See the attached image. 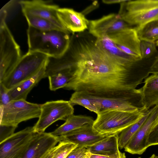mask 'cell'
<instances>
[{
    "label": "cell",
    "mask_w": 158,
    "mask_h": 158,
    "mask_svg": "<svg viewBox=\"0 0 158 158\" xmlns=\"http://www.w3.org/2000/svg\"><path fill=\"white\" fill-rule=\"evenodd\" d=\"M156 46L158 47V40L156 41Z\"/></svg>",
    "instance_id": "cell-40"
},
{
    "label": "cell",
    "mask_w": 158,
    "mask_h": 158,
    "mask_svg": "<svg viewBox=\"0 0 158 158\" xmlns=\"http://www.w3.org/2000/svg\"><path fill=\"white\" fill-rule=\"evenodd\" d=\"M108 36L123 52L139 61L142 60L140 50L141 40L135 27L126 29Z\"/></svg>",
    "instance_id": "cell-14"
},
{
    "label": "cell",
    "mask_w": 158,
    "mask_h": 158,
    "mask_svg": "<svg viewBox=\"0 0 158 158\" xmlns=\"http://www.w3.org/2000/svg\"><path fill=\"white\" fill-rule=\"evenodd\" d=\"M36 134L29 127L0 142V158H22Z\"/></svg>",
    "instance_id": "cell-10"
},
{
    "label": "cell",
    "mask_w": 158,
    "mask_h": 158,
    "mask_svg": "<svg viewBox=\"0 0 158 158\" xmlns=\"http://www.w3.org/2000/svg\"><path fill=\"white\" fill-rule=\"evenodd\" d=\"M48 56L43 53L28 51L0 82L9 90L37 74L46 65Z\"/></svg>",
    "instance_id": "cell-4"
},
{
    "label": "cell",
    "mask_w": 158,
    "mask_h": 158,
    "mask_svg": "<svg viewBox=\"0 0 158 158\" xmlns=\"http://www.w3.org/2000/svg\"><path fill=\"white\" fill-rule=\"evenodd\" d=\"M118 14L133 27H140L158 20V0H126L120 4Z\"/></svg>",
    "instance_id": "cell-5"
},
{
    "label": "cell",
    "mask_w": 158,
    "mask_h": 158,
    "mask_svg": "<svg viewBox=\"0 0 158 158\" xmlns=\"http://www.w3.org/2000/svg\"><path fill=\"white\" fill-rule=\"evenodd\" d=\"M83 158H87L86 157V156L85 157H83Z\"/></svg>",
    "instance_id": "cell-41"
},
{
    "label": "cell",
    "mask_w": 158,
    "mask_h": 158,
    "mask_svg": "<svg viewBox=\"0 0 158 158\" xmlns=\"http://www.w3.org/2000/svg\"><path fill=\"white\" fill-rule=\"evenodd\" d=\"M132 27L123 20L118 14L113 13L98 19L89 20L88 29L90 34L98 38Z\"/></svg>",
    "instance_id": "cell-11"
},
{
    "label": "cell",
    "mask_w": 158,
    "mask_h": 158,
    "mask_svg": "<svg viewBox=\"0 0 158 158\" xmlns=\"http://www.w3.org/2000/svg\"><path fill=\"white\" fill-rule=\"evenodd\" d=\"M124 0H103L102 2L104 3L108 4L121 3L125 2Z\"/></svg>",
    "instance_id": "cell-36"
},
{
    "label": "cell",
    "mask_w": 158,
    "mask_h": 158,
    "mask_svg": "<svg viewBox=\"0 0 158 158\" xmlns=\"http://www.w3.org/2000/svg\"><path fill=\"white\" fill-rule=\"evenodd\" d=\"M22 57L20 47L8 28L6 19H0V82Z\"/></svg>",
    "instance_id": "cell-6"
},
{
    "label": "cell",
    "mask_w": 158,
    "mask_h": 158,
    "mask_svg": "<svg viewBox=\"0 0 158 158\" xmlns=\"http://www.w3.org/2000/svg\"><path fill=\"white\" fill-rule=\"evenodd\" d=\"M85 94L92 103L100 111L111 109L135 112L139 111L141 108L134 105L133 102V98L124 97L103 98Z\"/></svg>",
    "instance_id": "cell-16"
},
{
    "label": "cell",
    "mask_w": 158,
    "mask_h": 158,
    "mask_svg": "<svg viewBox=\"0 0 158 158\" xmlns=\"http://www.w3.org/2000/svg\"><path fill=\"white\" fill-rule=\"evenodd\" d=\"M148 110L142 107L139 111L135 112L111 109L101 110L97 114L93 127L102 134L118 135L140 119Z\"/></svg>",
    "instance_id": "cell-3"
},
{
    "label": "cell",
    "mask_w": 158,
    "mask_h": 158,
    "mask_svg": "<svg viewBox=\"0 0 158 158\" xmlns=\"http://www.w3.org/2000/svg\"><path fill=\"white\" fill-rule=\"evenodd\" d=\"M12 101L8 93V90L0 83V107L7 105Z\"/></svg>",
    "instance_id": "cell-30"
},
{
    "label": "cell",
    "mask_w": 158,
    "mask_h": 158,
    "mask_svg": "<svg viewBox=\"0 0 158 158\" xmlns=\"http://www.w3.org/2000/svg\"><path fill=\"white\" fill-rule=\"evenodd\" d=\"M23 15L27 22L28 26L35 29L41 31L54 30L64 31L46 19L29 14H25Z\"/></svg>",
    "instance_id": "cell-26"
},
{
    "label": "cell",
    "mask_w": 158,
    "mask_h": 158,
    "mask_svg": "<svg viewBox=\"0 0 158 158\" xmlns=\"http://www.w3.org/2000/svg\"><path fill=\"white\" fill-rule=\"evenodd\" d=\"M45 65L34 76L8 90V93L12 100H26L27 95L31 89L41 79L46 78L45 73Z\"/></svg>",
    "instance_id": "cell-20"
},
{
    "label": "cell",
    "mask_w": 158,
    "mask_h": 158,
    "mask_svg": "<svg viewBox=\"0 0 158 158\" xmlns=\"http://www.w3.org/2000/svg\"><path fill=\"white\" fill-rule=\"evenodd\" d=\"M135 28L140 40L155 42L156 40H158V20L153 21L140 27Z\"/></svg>",
    "instance_id": "cell-25"
},
{
    "label": "cell",
    "mask_w": 158,
    "mask_h": 158,
    "mask_svg": "<svg viewBox=\"0 0 158 158\" xmlns=\"http://www.w3.org/2000/svg\"><path fill=\"white\" fill-rule=\"evenodd\" d=\"M69 33L59 30L41 31L28 26V51L40 52L49 57H59L69 48L71 39Z\"/></svg>",
    "instance_id": "cell-2"
},
{
    "label": "cell",
    "mask_w": 158,
    "mask_h": 158,
    "mask_svg": "<svg viewBox=\"0 0 158 158\" xmlns=\"http://www.w3.org/2000/svg\"><path fill=\"white\" fill-rule=\"evenodd\" d=\"M148 143L149 147L158 145V124L151 130L148 137Z\"/></svg>",
    "instance_id": "cell-34"
},
{
    "label": "cell",
    "mask_w": 158,
    "mask_h": 158,
    "mask_svg": "<svg viewBox=\"0 0 158 158\" xmlns=\"http://www.w3.org/2000/svg\"><path fill=\"white\" fill-rule=\"evenodd\" d=\"M109 135L97 132L93 128V124H87L58 137L59 142H69L77 144L78 147L86 148Z\"/></svg>",
    "instance_id": "cell-15"
},
{
    "label": "cell",
    "mask_w": 158,
    "mask_h": 158,
    "mask_svg": "<svg viewBox=\"0 0 158 158\" xmlns=\"http://www.w3.org/2000/svg\"><path fill=\"white\" fill-rule=\"evenodd\" d=\"M95 39L74 36L68 49L73 77L64 88L100 97L133 98L139 95L142 80L137 75L139 62L118 60L97 47Z\"/></svg>",
    "instance_id": "cell-1"
},
{
    "label": "cell",
    "mask_w": 158,
    "mask_h": 158,
    "mask_svg": "<svg viewBox=\"0 0 158 158\" xmlns=\"http://www.w3.org/2000/svg\"><path fill=\"white\" fill-rule=\"evenodd\" d=\"M77 146L70 142L60 141L56 145L52 158H66L70 152Z\"/></svg>",
    "instance_id": "cell-28"
},
{
    "label": "cell",
    "mask_w": 158,
    "mask_h": 158,
    "mask_svg": "<svg viewBox=\"0 0 158 158\" xmlns=\"http://www.w3.org/2000/svg\"><path fill=\"white\" fill-rule=\"evenodd\" d=\"M0 142L10 136L14 133L17 127L10 125L0 124Z\"/></svg>",
    "instance_id": "cell-31"
},
{
    "label": "cell",
    "mask_w": 158,
    "mask_h": 158,
    "mask_svg": "<svg viewBox=\"0 0 158 158\" xmlns=\"http://www.w3.org/2000/svg\"></svg>",
    "instance_id": "cell-43"
},
{
    "label": "cell",
    "mask_w": 158,
    "mask_h": 158,
    "mask_svg": "<svg viewBox=\"0 0 158 158\" xmlns=\"http://www.w3.org/2000/svg\"><path fill=\"white\" fill-rule=\"evenodd\" d=\"M57 14L61 24L69 32H81L88 29L89 20L82 12L71 8L59 7Z\"/></svg>",
    "instance_id": "cell-18"
},
{
    "label": "cell",
    "mask_w": 158,
    "mask_h": 158,
    "mask_svg": "<svg viewBox=\"0 0 158 158\" xmlns=\"http://www.w3.org/2000/svg\"><path fill=\"white\" fill-rule=\"evenodd\" d=\"M0 125L17 127L22 122L39 118L41 104L24 99L12 100L7 105L0 107Z\"/></svg>",
    "instance_id": "cell-7"
},
{
    "label": "cell",
    "mask_w": 158,
    "mask_h": 158,
    "mask_svg": "<svg viewBox=\"0 0 158 158\" xmlns=\"http://www.w3.org/2000/svg\"><path fill=\"white\" fill-rule=\"evenodd\" d=\"M140 50L142 59L150 58L157 52L156 42L141 40Z\"/></svg>",
    "instance_id": "cell-29"
},
{
    "label": "cell",
    "mask_w": 158,
    "mask_h": 158,
    "mask_svg": "<svg viewBox=\"0 0 158 158\" xmlns=\"http://www.w3.org/2000/svg\"><path fill=\"white\" fill-rule=\"evenodd\" d=\"M138 158H141L140 157H139Z\"/></svg>",
    "instance_id": "cell-42"
},
{
    "label": "cell",
    "mask_w": 158,
    "mask_h": 158,
    "mask_svg": "<svg viewBox=\"0 0 158 158\" xmlns=\"http://www.w3.org/2000/svg\"><path fill=\"white\" fill-rule=\"evenodd\" d=\"M143 85L138 89L142 107L148 110L158 104V75L151 74L145 79Z\"/></svg>",
    "instance_id": "cell-19"
},
{
    "label": "cell",
    "mask_w": 158,
    "mask_h": 158,
    "mask_svg": "<svg viewBox=\"0 0 158 158\" xmlns=\"http://www.w3.org/2000/svg\"><path fill=\"white\" fill-rule=\"evenodd\" d=\"M88 150L85 147H77L72 150L66 158H83L85 157Z\"/></svg>",
    "instance_id": "cell-32"
},
{
    "label": "cell",
    "mask_w": 158,
    "mask_h": 158,
    "mask_svg": "<svg viewBox=\"0 0 158 158\" xmlns=\"http://www.w3.org/2000/svg\"><path fill=\"white\" fill-rule=\"evenodd\" d=\"M69 101L73 106L74 105L81 106L97 114L100 111L92 103L86 94L82 91H75L72 94Z\"/></svg>",
    "instance_id": "cell-27"
},
{
    "label": "cell",
    "mask_w": 158,
    "mask_h": 158,
    "mask_svg": "<svg viewBox=\"0 0 158 158\" xmlns=\"http://www.w3.org/2000/svg\"><path fill=\"white\" fill-rule=\"evenodd\" d=\"M87 158H126L125 153H122L120 151L118 152L109 155H102L94 154L88 152L86 153Z\"/></svg>",
    "instance_id": "cell-33"
},
{
    "label": "cell",
    "mask_w": 158,
    "mask_h": 158,
    "mask_svg": "<svg viewBox=\"0 0 158 158\" xmlns=\"http://www.w3.org/2000/svg\"><path fill=\"white\" fill-rule=\"evenodd\" d=\"M154 74L158 75V56L156 57L153 64L151 65L148 74Z\"/></svg>",
    "instance_id": "cell-35"
},
{
    "label": "cell",
    "mask_w": 158,
    "mask_h": 158,
    "mask_svg": "<svg viewBox=\"0 0 158 158\" xmlns=\"http://www.w3.org/2000/svg\"><path fill=\"white\" fill-rule=\"evenodd\" d=\"M151 108L148 110L144 115L139 121L123 130L118 136V144L119 148H124L133 135L143 125L148 116Z\"/></svg>",
    "instance_id": "cell-24"
},
{
    "label": "cell",
    "mask_w": 158,
    "mask_h": 158,
    "mask_svg": "<svg viewBox=\"0 0 158 158\" xmlns=\"http://www.w3.org/2000/svg\"><path fill=\"white\" fill-rule=\"evenodd\" d=\"M66 52L56 57H48L45 67V77L48 78L49 88L55 91L64 88L73 75L72 65Z\"/></svg>",
    "instance_id": "cell-9"
},
{
    "label": "cell",
    "mask_w": 158,
    "mask_h": 158,
    "mask_svg": "<svg viewBox=\"0 0 158 158\" xmlns=\"http://www.w3.org/2000/svg\"><path fill=\"white\" fill-rule=\"evenodd\" d=\"M73 106L69 101L63 100L47 102L41 104V113L33 127L35 132H45L49 126L59 120H65L74 113Z\"/></svg>",
    "instance_id": "cell-8"
},
{
    "label": "cell",
    "mask_w": 158,
    "mask_h": 158,
    "mask_svg": "<svg viewBox=\"0 0 158 158\" xmlns=\"http://www.w3.org/2000/svg\"><path fill=\"white\" fill-rule=\"evenodd\" d=\"M95 43L99 48L109 55L116 59L133 62L141 61L123 52L108 36L96 38Z\"/></svg>",
    "instance_id": "cell-22"
},
{
    "label": "cell",
    "mask_w": 158,
    "mask_h": 158,
    "mask_svg": "<svg viewBox=\"0 0 158 158\" xmlns=\"http://www.w3.org/2000/svg\"><path fill=\"white\" fill-rule=\"evenodd\" d=\"M158 124V113L156 117L152 128Z\"/></svg>",
    "instance_id": "cell-38"
},
{
    "label": "cell",
    "mask_w": 158,
    "mask_h": 158,
    "mask_svg": "<svg viewBox=\"0 0 158 158\" xmlns=\"http://www.w3.org/2000/svg\"><path fill=\"white\" fill-rule=\"evenodd\" d=\"M118 135H110L96 143L86 148L91 153L109 155L120 151L118 144Z\"/></svg>",
    "instance_id": "cell-23"
},
{
    "label": "cell",
    "mask_w": 158,
    "mask_h": 158,
    "mask_svg": "<svg viewBox=\"0 0 158 158\" xmlns=\"http://www.w3.org/2000/svg\"><path fill=\"white\" fill-rule=\"evenodd\" d=\"M56 145L50 150L45 158H52L56 148Z\"/></svg>",
    "instance_id": "cell-37"
},
{
    "label": "cell",
    "mask_w": 158,
    "mask_h": 158,
    "mask_svg": "<svg viewBox=\"0 0 158 158\" xmlns=\"http://www.w3.org/2000/svg\"><path fill=\"white\" fill-rule=\"evenodd\" d=\"M59 142L50 132L37 133L22 158H44Z\"/></svg>",
    "instance_id": "cell-17"
},
{
    "label": "cell",
    "mask_w": 158,
    "mask_h": 158,
    "mask_svg": "<svg viewBox=\"0 0 158 158\" xmlns=\"http://www.w3.org/2000/svg\"><path fill=\"white\" fill-rule=\"evenodd\" d=\"M18 3L23 14H29L46 19L61 29L69 32L58 17L57 13L59 8L58 5L52 4L50 1L40 0H21Z\"/></svg>",
    "instance_id": "cell-13"
},
{
    "label": "cell",
    "mask_w": 158,
    "mask_h": 158,
    "mask_svg": "<svg viewBox=\"0 0 158 158\" xmlns=\"http://www.w3.org/2000/svg\"><path fill=\"white\" fill-rule=\"evenodd\" d=\"M149 158H158V156L155 154H153Z\"/></svg>",
    "instance_id": "cell-39"
},
{
    "label": "cell",
    "mask_w": 158,
    "mask_h": 158,
    "mask_svg": "<svg viewBox=\"0 0 158 158\" xmlns=\"http://www.w3.org/2000/svg\"><path fill=\"white\" fill-rule=\"evenodd\" d=\"M94 121L90 116L73 114L66 118L64 123L50 133L53 135L58 137L86 125L93 124Z\"/></svg>",
    "instance_id": "cell-21"
},
{
    "label": "cell",
    "mask_w": 158,
    "mask_h": 158,
    "mask_svg": "<svg viewBox=\"0 0 158 158\" xmlns=\"http://www.w3.org/2000/svg\"><path fill=\"white\" fill-rule=\"evenodd\" d=\"M158 113V104L151 108L147 118L133 135L125 148V151L132 154H142L149 147L148 137Z\"/></svg>",
    "instance_id": "cell-12"
}]
</instances>
